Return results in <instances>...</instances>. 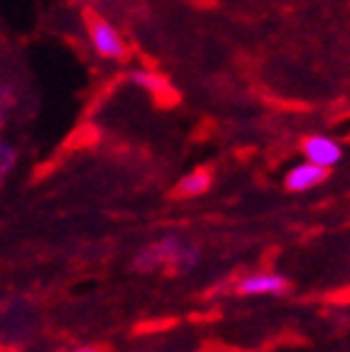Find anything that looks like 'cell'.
<instances>
[{
	"label": "cell",
	"mask_w": 350,
	"mask_h": 352,
	"mask_svg": "<svg viewBox=\"0 0 350 352\" xmlns=\"http://www.w3.org/2000/svg\"><path fill=\"white\" fill-rule=\"evenodd\" d=\"M203 252L196 242L179 235H165L145 245L132 259V270L140 274H154L159 270H172L174 274H192L201 267Z\"/></svg>",
	"instance_id": "6da1fadb"
},
{
	"label": "cell",
	"mask_w": 350,
	"mask_h": 352,
	"mask_svg": "<svg viewBox=\"0 0 350 352\" xmlns=\"http://www.w3.org/2000/svg\"><path fill=\"white\" fill-rule=\"evenodd\" d=\"M233 294L243 298H285L291 294V279L279 272H252L236 281Z\"/></svg>",
	"instance_id": "7a4b0ae2"
},
{
	"label": "cell",
	"mask_w": 350,
	"mask_h": 352,
	"mask_svg": "<svg viewBox=\"0 0 350 352\" xmlns=\"http://www.w3.org/2000/svg\"><path fill=\"white\" fill-rule=\"evenodd\" d=\"M88 39L93 52L105 61H123L127 56V42L113 22L105 17L88 20Z\"/></svg>",
	"instance_id": "3957f363"
},
{
	"label": "cell",
	"mask_w": 350,
	"mask_h": 352,
	"mask_svg": "<svg viewBox=\"0 0 350 352\" xmlns=\"http://www.w3.org/2000/svg\"><path fill=\"white\" fill-rule=\"evenodd\" d=\"M301 154L304 160L318 164L323 169H336V166L343 162V147L336 138L331 135H321V132H313L301 140Z\"/></svg>",
	"instance_id": "277c9868"
},
{
	"label": "cell",
	"mask_w": 350,
	"mask_h": 352,
	"mask_svg": "<svg viewBox=\"0 0 350 352\" xmlns=\"http://www.w3.org/2000/svg\"><path fill=\"white\" fill-rule=\"evenodd\" d=\"M331 171L323 169L318 164H311V162H301V164H294L285 176V188L291 193H304V191H311V188L321 186L326 184Z\"/></svg>",
	"instance_id": "5b68a950"
},
{
	"label": "cell",
	"mask_w": 350,
	"mask_h": 352,
	"mask_svg": "<svg viewBox=\"0 0 350 352\" xmlns=\"http://www.w3.org/2000/svg\"><path fill=\"white\" fill-rule=\"evenodd\" d=\"M214 186V174L208 169H192L186 171L184 176H179V182H176L174 186V198H181V201H186V198H198L203 196V193H208V188Z\"/></svg>",
	"instance_id": "8992f818"
},
{
	"label": "cell",
	"mask_w": 350,
	"mask_h": 352,
	"mask_svg": "<svg viewBox=\"0 0 350 352\" xmlns=\"http://www.w3.org/2000/svg\"><path fill=\"white\" fill-rule=\"evenodd\" d=\"M127 81L135 88L147 91V94H152V96H165L167 91H169L165 78L159 76V74L150 72V69H132V72L127 74Z\"/></svg>",
	"instance_id": "52a82bcc"
},
{
	"label": "cell",
	"mask_w": 350,
	"mask_h": 352,
	"mask_svg": "<svg viewBox=\"0 0 350 352\" xmlns=\"http://www.w3.org/2000/svg\"><path fill=\"white\" fill-rule=\"evenodd\" d=\"M6 316H8V318H12V323H15V328L10 330V336H15V338L28 336L30 330L34 328V323H37V318H34V311L28 306V303H17V306L8 308Z\"/></svg>",
	"instance_id": "ba28073f"
},
{
	"label": "cell",
	"mask_w": 350,
	"mask_h": 352,
	"mask_svg": "<svg viewBox=\"0 0 350 352\" xmlns=\"http://www.w3.org/2000/svg\"><path fill=\"white\" fill-rule=\"evenodd\" d=\"M17 164V149L10 142L0 140V179H6Z\"/></svg>",
	"instance_id": "9c48e42d"
},
{
	"label": "cell",
	"mask_w": 350,
	"mask_h": 352,
	"mask_svg": "<svg viewBox=\"0 0 350 352\" xmlns=\"http://www.w3.org/2000/svg\"><path fill=\"white\" fill-rule=\"evenodd\" d=\"M69 352H103V350L96 345H81V347H74V350H69Z\"/></svg>",
	"instance_id": "30bf717a"
}]
</instances>
